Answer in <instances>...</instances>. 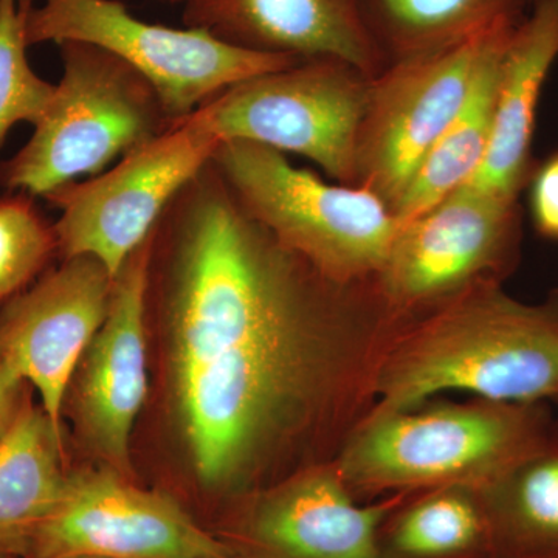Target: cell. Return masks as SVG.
Here are the masks:
<instances>
[{"label": "cell", "instance_id": "obj_1", "mask_svg": "<svg viewBox=\"0 0 558 558\" xmlns=\"http://www.w3.org/2000/svg\"><path fill=\"white\" fill-rule=\"evenodd\" d=\"M174 405L207 487L238 478L317 380L332 311L317 271L209 161L157 223Z\"/></svg>", "mask_w": 558, "mask_h": 558}, {"label": "cell", "instance_id": "obj_2", "mask_svg": "<svg viewBox=\"0 0 558 558\" xmlns=\"http://www.w3.org/2000/svg\"><path fill=\"white\" fill-rule=\"evenodd\" d=\"M451 389L495 403L557 399L558 290L523 303L495 281L478 282L411 333L379 377L385 413Z\"/></svg>", "mask_w": 558, "mask_h": 558}, {"label": "cell", "instance_id": "obj_3", "mask_svg": "<svg viewBox=\"0 0 558 558\" xmlns=\"http://www.w3.org/2000/svg\"><path fill=\"white\" fill-rule=\"evenodd\" d=\"M62 76L32 137L0 163V186L49 197L160 137L168 117L145 76L90 44L60 46Z\"/></svg>", "mask_w": 558, "mask_h": 558}, {"label": "cell", "instance_id": "obj_4", "mask_svg": "<svg viewBox=\"0 0 558 558\" xmlns=\"http://www.w3.org/2000/svg\"><path fill=\"white\" fill-rule=\"evenodd\" d=\"M211 161L248 215L319 277L347 286L384 270L400 223L373 191L325 182L242 140L220 143Z\"/></svg>", "mask_w": 558, "mask_h": 558}, {"label": "cell", "instance_id": "obj_5", "mask_svg": "<svg viewBox=\"0 0 558 558\" xmlns=\"http://www.w3.org/2000/svg\"><path fill=\"white\" fill-rule=\"evenodd\" d=\"M28 47L90 44L149 81L172 121L186 119L241 81L301 62L231 46L202 28L138 20L119 0H20Z\"/></svg>", "mask_w": 558, "mask_h": 558}, {"label": "cell", "instance_id": "obj_6", "mask_svg": "<svg viewBox=\"0 0 558 558\" xmlns=\"http://www.w3.org/2000/svg\"><path fill=\"white\" fill-rule=\"evenodd\" d=\"M373 78L341 61H301L241 81L196 112L220 142L299 154L337 182L355 185Z\"/></svg>", "mask_w": 558, "mask_h": 558}, {"label": "cell", "instance_id": "obj_7", "mask_svg": "<svg viewBox=\"0 0 558 558\" xmlns=\"http://www.w3.org/2000/svg\"><path fill=\"white\" fill-rule=\"evenodd\" d=\"M220 143L193 112L109 171L54 191L46 199L61 209L53 229L62 259L92 256L116 278Z\"/></svg>", "mask_w": 558, "mask_h": 558}, {"label": "cell", "instance_id": "obj_8", "mask_svg": "<svg viewBox=\"0 0 558 558\" xmlns=\"http://www.w3.org/2000/svg\"><path fill=\"white\" fill-rule=\"evenodd\" d=\"M537 405L384 413L349 450L344 470L371 486L432 483L473 470L506 478L549 446Z\"/></svg>", "mask_w": 558, "mask_h": 558}, {"label": "cell", "instance_id": "obj_9", "mask_svg": "<svg viewBox=\"0 0 558 558\" xmlns=\"http://www.w3.org/2000/svg\"><path fill=\"white\" fill-rule=\"evenodd\" d=\"M519 17L444 49L391 62L371 83L357 143V182L396 207L453 121L492 47Z\"/></svg>", "mask_w": 558, "mask_h": 558}, {"label": "cell", "instance_id": "obj_10", "mask_svg": "<svg viewBox=\"0 0 558 558\" xmlns=\"http://www.w3.org/2000/svg\"><path fill=\"white\" fill-rule=\"evenodd\" d=\"M230 558L229 549L163 492L112 468L70 473L58 509L25 558Z\"/></svg>", "mask_w": 558, "mask_h": 558}, {"label": "cell", "instance_id": "obj_11", "mask_svg": "<svg viewBox=\"0 0 558 558\" xmlns=\"http://www.w3.org/2000/svg\"><path fill=\"white\" fill-rule=\"evenodd\" d=\"M520 238L517 201L464 185L400 226L381 288L391 303L413 306L459 295L510 263Z\"/></svg>", "mask_w": 558, "mask_h": 558}, {"label": "cell", "instance_id": "obj_12", "mask_svg": "<svg viewBox=\"0 0 558 558\" xmlns=\"http://www.w3.org/2000/svg\"><path fill=\"white\" fill-rule=\"evenodd\" d=\"M112 284L100 260L75 256L0 311V363L38 389L58 428L76 366L108 314Z\"/></svg>", "mask_w": 558, "mask_h": 558}, {"label": "cell", "instance_id": "obj_13", "mask_svg": "<svg viewBox=\"0 0 558 558\" xmlns=\"http://www.w3.org/2000/svg\"><path fill=\"white\" fill-rule=\"evenodd\" d=\"M154 233L113 278L108 314L69 387L81 436L121 473L130 468L132 429L148 395L146 311Z\"/></svg>", "mask_w": 558, "mask_h": 558}, {"label": "cell", "instance_id": "obj_14", "mask_svg": "<svg viewBox=\"0 0 558 558\" xmlns=\"http://www.w3.org/2000/svg\"><path fill=\"white\" fill-rule=\"evenodd\" d=\"M183 22L231 46L300 61H341L371 78L387 68L362 0H193Z\"/></svg>", "mask_w": 558, "mask_h": 558}, {"label": "cell", "instance_id": "obj_15", "mask_svg": "<svg viewBox=\"0 0 558 558\" xmlns=\"http://www.w3.org/2000/svg\"><path fill=\"white\" fill-rule=\"evenodd\" d=\"M558 58V0H535L502 54L490 142L468 183L506 201H519L532 175L531 146L543 87Z\"/></svg>", "mask_w": 558, "mask_h": 558}, {"label": "cell", "instance_id": "obj_16", "mask_svg": "<svg viewBox=\"0 0 558 558\" xmlns=\"http://www.w3.org/2000/svg\"><path fill=\"white\" fill-rule=\"evenodd\" d=\"M380 508H362L339 481L312 475L258 509L253 532L281 558H377Z\"/></svg>", "mask_w": 558, "mask_h": 558}, {"label": "cell", "instance_id": "obj_17", "mask_svg": "<svg viewBox=\"0 0 558 558\" xmlns=\"http://www.w3.org/2000/svg\"><path fill=\"white\" fill-rule=\"evenodd\" d=\"M69 478L62 429L28 399L0 440V558L27 557Z\"/></svg>", "mask_w": 558, "mask_h": 558}, {"label": "cell", "instance_id": "obj_18", "mask_svg": "<svg viewBox=\"0 0 558 558\" xmlns=\"http://www.w3.org/2000/svg\"><path fill=\"white\" fill-rule=\"evenodd\" d=\"M513 28L488 51L461 110L429 149L409 189L392 208L400 226L468 185L480 170L490 142L502 54Z\"/></svg>", "mask_w": 558, "mask_h": 558}, {"label": "cell", "instance_id": "obj_19", "mask_svg": "<svg viewBox=\"0 0 558 558\" xmlns=\"http://www.w3.org/2000/svg\"><path fill=\"white\" fill-rule=\"evenodd\" d=\"M527 0H362L387 65L453 46L520 17Z\"/></svg>", "mask_w": 558, "mask_h": 558}, {"label": "cell", "instance_id": "obj_20", "mask_svg": "<svg viewBox=\"0 0 558 558\" xmlns=\"http://www.w3.org/2000/svg\"><path fill=\"white\" fill-rule=\"evenodd\" d=\"M25 17L20 0H0V146L16 124L43 119L57 87L28 62Z\"/></svg>", "mask_w": 558, "mask_h": 558}, {"label": "cell", "instance_id": "obj_21", "mask_svg": "<svg viewBox=\"0 0 558 558\" xmlns=\"http://www.w3.org/2000/svg\"><path fill=\"white\" fill-rule=\"evenodd\" d=\"M58 252L57 234L32 196L0 199V303L27 289Z\"/></svg>", "mask_w": 558, "mask_h": 558}, {"label": "cell", "instance_id": "obj_22", "mask_svg": "<svg viewBox=\"0 0 558 558\" xmlns=\"http://www.w3.org/2000/svg\"><path fill=\"white\" fill-rule=\"evenodd\" d=\"M506 480L510 519L519 537L558 554V446L549 442Z\"/></svg>", "mask_w": 558, "mask_h": 558}, {"label": "cell", "instance_id": "obj_23", "mask_svg": "<svg viewBox=\"0 0 558 558\" xmlns=\"http://www.w3.org/2000/svg\"><path fill=\"white\" fill-rule=\"evenodd\" d=\"M480 532V517L465 499L444 495L422 502L400 523L398 546L417 557L464 549Z\"/></svg>", "mask_w": 558, "mask_h": 558}, {"label": "cell", "instance_id": "obj_24", "mask_svg": "<svg viewBox=\"0 0 558 558\" xmlns=\"http://www.w3.org/2000/svg\"><path fill=\"white\" fill-rule=\"evenodd\" d=\"M532 222L539 236L558 241V150L531 175Z\"/></svg>", "mask_w": 558, "mask_h": 558}, {"label": "cell", "instance_id": "obj_25", "mask_svg": "<svg viewBox=\"0 0 558 558\" xmlns=\"http://www.w3.org/2000/svg\"><path fill=\"white\" fill-rule=\"evenodd\" d=\"M28 399L31 395L24 377L5 363H0V440L9 433Z\"/></svg>", "mask_w": 558, "mask_h": 558}, {"label": "cell", "instance_id": "obj_26", "mask_svg": "<svg viewBox=\"0 0 558 558\" xmlns=\"http://www.w3.org/2000/svg\"><path fill=\"white\" fill-rule=\"evenodd\" d=\"M170 2H183L186 5V3L193 2V0H170Z\"/></svg>", "mask_w": 558, "mask_h": 558}, {"label": "cell", "instance_id": "obj_27", "mask_svg": "<svg viewBox=\"0 0 558 558\" xmlns=\"http://www.w3.org/2000/svg\"><path fill=\"white\" fill-rule=\"evenodd\" d=\"M70 558H89V557H70Z\"/></svg>", "mask_w": 558, "mask_h": 558}, {"label": "cell", "instance_id": "obj_28", "mask_svg": "<svg viewBox=\"0 0 558 558\" xmlns=\"http://www.w3.org/2000/svg\"><path fill=\"white\" fill-rule=\"evenodd\" d=\"M535 2V0H527V3Z\"/></svg>", "mask_w": 558, "mask_h": 558}, {"label": "cell", "instance_id": "obj_29", "mask_svg": "<svg viewBox=\"0 0 558 558\" xmlns=\"http://www.w3.org/2000/svg\"><path fill=\"white\" fill-rule=\"evenodd\" d=\"M556 400H558V398Z\"/></svg>", "mask_w": 558, "mask_h": 558}]
</instances>
